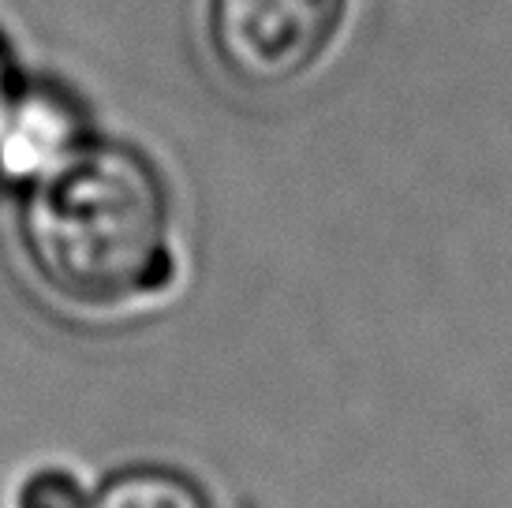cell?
<instances>
[{"label": "cell", "mask_w": 512, "mask_h": 508, "mask_svg": "<svg viewBox=\"0 0 512 508\" xmlns=\"http://www.w3.org/2000/svg\"><path fill=\"white\" fill-rule=\"evenodd\" d=\"M12 75H8V60H4V49H0V124H4V113L12 105Z\"/></svg>", "instance_id": "6"}, {"label": "cell", "mask_w": 512, "mask_h": 508, "mask_svg": "<svg viewBox=\"0 0 512 508\" xmlns=\"http://www.w3.org/2000/svg\"><path fill=\"white\" fill-rule=\"evenodd\" d=\"M19 236L38 281L83 311H124L176 284L165 180L131 146L83 142L27 184Z\"/></svg>", "instance_id": "1"}, {"label": "cell", "mask_w": 512, "mask_h": 508, "mask_svg": "<svg viewBox=\"0 0 512 508\" xmlns=\"http://www.w3.org/2000/svg\"><path fill=\"white\" fill-rule=\"evenodd\" d=\"M83 501L86 490L79 486V479L60 471V467L34 471L15 490V508H83Z\"/></svg>", "instance_id": "5"}, {"label": "cell", "mask_w": 512, "mask_h": 508, "mask_svg": "<svg viewBox=\"0 0 512 508\" xmlns=\"http://www.w3.org/2000/svg\"><path fill=\"white\" fill-rule=\"evenodd\" d=\"M83 120L57 90L15 94L0 124V172L15 184H30L83 146Z\"/></svg>", "instance_id": "3"}, {"label": "cell", "mask_w": 512, "mask_h": 508, "mask_svg": "<svg viewBox=\"0 0 512 508\" xmlns=\"http://www.w3.org/2000/svg\"><path fill=\"white\" fill-rule=\"evenodd\" d=\"M348 0H210L206 34L217 64L251 90L307 79L341 34Z\"/></svg>", "instance_id": "2"}, {"label": "cell", "mask_w": 512, "mask_h": 508, "mask_svg": "<svg viewBox=\"0 0 512 508\" xmlns=\"http://www.w3.org/2000/svg\"><path fill=\"white\" fill-rule=\"evenodd\" d=\"M83 508H214L202 494L199 482H191L169 467H128L113 479H105L86 494Z\"/></svg>", "instance_id": "4"}]
</instances>
